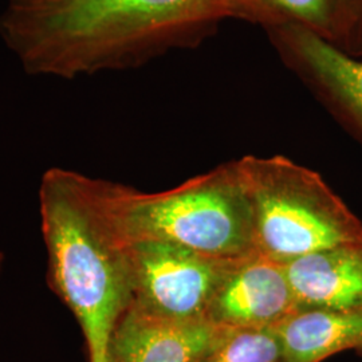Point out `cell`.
<instances>
[{
	"label": "cell",
	"instance_id": "6da1fadb",
	"mask_svg": "<svg viewBox=\"0 0 362 362\" xmlns=\"http://www.w3.org/2000/svg\"><path fill=\"white\" fill-rule=\"evenodd\" d=\"M223 21V0H6L0 37L28 74L73 79L194 47Z\"/></svg>",
	"mask_w": 362,
	"mask_h": 362
},
{
	"label": "cell",
	"instance_id": "9c48e42d",
	"mask_svg": "<svg viewBox=\"0 0 362 362\" xmlns=\"http://www.w3.org/2000/svg\"><path fill=\"white\" fill-rule=\"evenodd\" d=\"M226 19L245 21L264 31L298 27L350 54L361 34L342 0H223Z\"/></svg>",
	"mask_w": 362,
	"mask_h": 362
},
{
	"label": "cell",
	"instance_id": "8992f818",
	"mask_svg": "<svg viewBox=\"0 0 362 362\" xmlns=\"http://www.w3.org/2000/svg\"><path fill=\"white\" fill-rule=\"evenodd\" d=\"M266 33L286 67L362 145V58L298 27Z\"/></svg>",
	"mask_w": 362,
	"mask_h": 362
},
{
	"label": "cell",
	"instance_id": "277c9868",
	"mask_svg": "<svg viewBox=\"0 0 362 362\" xmlns=\"http://www.w3.org/2000/svg\"><path fill=\"white\" fill-rule=\"evenodd\" d=\"M235 163L259 255L286 264L362 242L361 220L317 172L284 156H245Z\"/></svg>",
	"mask_w": 362,
	"mask_h": 362
},
{
	"label": "cell",
	"instance_id": "3957f363",
	"mask_svg": "<svg viewBox=\"0 0 362 362\" xmlns=\"http://www.w3.org/2000/svg\"><path fill=\"white\" fill-rule=\"evenodd\" d=\"M83 185L118 246L165 242L224 259L255 252L251 209L235 161L157 194L86 176Z\"/></svg>",
	"mask_w": 362,
	"mask_h": 362
},
{
	"label": "cell",
	"instance_id": "52a82bcc",
	"mask_svg": "<svg viewBox=\"0 0 362 362\" xmlns=\"http://www.w3.org/2000/svg\"><path fill=\"white\" fill-rule=\"evenodd\" d=\"M298 310L285 264L252 252L233 259L224 272L207 321L231 329H275Z\"/></svg>",
	"mask_w": 362,
	"mask_h": 362
},
{
	"label": "cell",
	"instance_id": "5b68a950",
	"mask_svg": "<svg viewBox=\"0 0 362 362\" xmlns=\"http://www.w3.org/2000/svg\"><path fill=\"white\" fill-rule=\"evenodd\" d=\"M130 306L177 321H207L208 308L233 259L165 242L122 245Z\"/></svg>",
	"mask_w": 362,
	"mask_h": 362
},
{
	"label": "cell",
	"instance_id": "ba28073f",
	"mask_svg": "<svg viewBox=\"0 0 362 362\" xmlns=\"http://www.w3.org/2000/svg\"><path fill=\"white\" fill-rule=\"evenodd\" d=\"M218 332L208 321H177L129 306L117 325L109 362H197Z\"/></svg>",
	"mask_w": 362,
	"mask_h": 362
},
{
	"label": "cell",
	"instance_id": "4fadbf2b",
	"mask_svg": "<svg viewBox=\"0 0 362 362\" xmlns=\"http://www.w3.org/2000/svg\"><path fill=\"white\" fill-rule=\"evenodd\" d=\"M344 1V4L346 6V8H348V11H349L350 15H351V18L354 19V22H356V25L358 27V30H360V34H361V45H360V47L362 46V0H342ZM358 47V49H360Z\"/></svg>",
	"mask_w": 362,
	"mask_h": 362
},
{
	"label": "cell",
	"instance_id": "7a4b0ae2",
	"mask_svg": "<svg viewBox=\"0 0 362 362\" xmlns=\"http://www.w3.org/2000/svg\"><path fill=\"white\" fill-rule=\"evenodd\" d=\"M39 199L50 287L77 318L89 362H109L117 325L132 302L122 247L97 216L82 175L47 170Z\"/></svg>",
	"mask_w": 362,
	"mask_h": 362
},
{
	"label": "cell",
	"instance_id": "7c38bea8",
	"mask_svg": "<svg viewBox=\"0 0 362 362\" xmlns=\"http://www.w3.org/2000/svg\"><path fill=\"white\" fill-rule=\"evenodd\" d=\"M197 362H286L282 339L274 327H220Z\"/></svg>",
	"mask_w": 362,
	"mask_h": 362
},
{
	"label": "cell",
	"instance_id": "8fae6325",
	"mask_svg": "<svg viewBox=\"0 0 362 362\" xmlns=\"http://www.w3.org/2000/svg\"><path fill=\"white\" fill-rule=\"evenodd\" d=\"M275 329L286 362H322L344 351L362 357V305L298 310Z\"/></svg>",
	"mask_w": 362,
	"mask_h": 362
},
{
	"label": "cell",
	"instance_id": "30bf717a",
	"mask_svg": "<svg viewBox=\"0 0 362 362\" xmlns=\"http://www.w3.org/2000/svg\"><path fill=\"white\" fill-rule=\"evenodd\" d=\"M285 266L299 310L362 305V242L313 252Z\"/></svg>",
	"mask_w": 362,
	"mask_h": 362
},
{
	"label": "cell",
	"instance_id": "5bb4252c",
	"mask_svg": "<svg viewBox=\"0 0 362 362\" xmlns=\"http://www.w3.org/2000/svg\"><path fill=\"white\" fill-rule=\"evenodd\" d=\"M353 55H356V57H358V58H362V46L357 50V52H354Z\"/></svg>",
	"mask_w": 362,
	"mask_h": 362
},
{
	"label": "cell",
	"instance_id": "9a60e30c",
	"mask_svg": "<svg viewBox=\"0 0 362 362\" xmlns=\"http://www.w3.org/2000/svg\"><path fill=\"white\" fill-rule=\"evenodd\" d=\"M1 264H3V255L0 254V269H1Z\"/></svg>",
	"mask_w": 362,
	"mask_h": 362
}]
</instances>
